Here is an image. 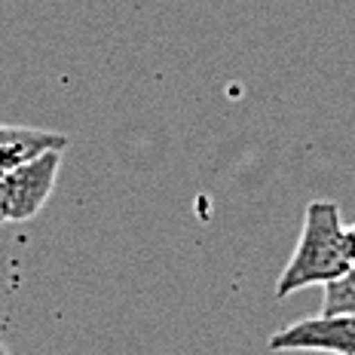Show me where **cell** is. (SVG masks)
<instances>
[{
    "label": "cell",
    "instance_id": "obj_1",
    "mask_svg": "<svg viewBox=\"0 0 355 355\" xmlns=\"http://www.w3.org/2000/svg\"><path fill=\"white\" fill-rule=\"evenodd\" d=\"M349 272L343 257V214L331 199H313L303 211L300 239L288 257L285 270L276 279V300L291 297L294 291L313 285H328Z\"/></svg>",
    "mask_w": 355,
    "mask_h": 355
},
{
    "label": "cell",
    "instance_id": "obj_2",
    "mask_svg": "<svg viewBox=\"0 0 355 355\" xmlns=\"http://www.w3.org/2000/svg\"><path fill=\"white\" fill-rule=\"evenodd\" d=\"M62 153L64 150H49L16 168L12 175L0 178V214L6 224H25L43 211L55 190Z\"/></svg>",
    "mask_w": 355,
    "mask_h": 355
},
{
    "label": "cell",
    "instance_id": "obj_3",
    "mask_svg": "<svg viewBox=\"0 0 355 355\" xmlns=\"http://www.w3.org/2000/svg\"><path fill=\"white\" fill-rule=\"evenodd\" d=\"M270 352L355 355V315H313L291 322L266 340Z\"/></svg>",
    "mask_w": 355,
    "mask_h": 355
},
{
    "label": "cell",
    "instance_id": "obj_4",
    "mask_svg": "<svg viewBox=\"0 0 355 355\" xmlns=\"http://www.w3.org/2000/svg\"><path fill=\"white\" fill-rule=\"evenodd\" d=\"M68 147V135L62 132H46V129H28L21 125V132L16 138L0 144V178L12 175L16 168L28 166L31 159L43 157L49 150H64Z\"/></svg>",
    "mask_w": 355,
    "mask_h": 355
},
{
    "label": "cell",
    "instance_id": "obj_5",
    "mask_svg": "<svg viewBox=\"0 0 355 355\" xmlns=\"http://www.w3.org/2000/svg\"><path fill=\"white\" fill-rule=\"evenodd\" d=\"M322 315H355V266H349V272L324 285Z\"/></svg>",
    "mask_w": 355,
    "mask_h": 355
},
{
    "label": "cell",
    "instance_id": "obj_6",
    "mask_svg": "<svg viewBox=\"0 0 355 355\" xmlns=\"http://www.w3.org/2000/svg\"><path fill=\"white\" fill-rule=\"evenodd\" d=\"M343 257L349 261V266H355V224L343 227Z\"/></svg>",
    "mask_w": 355,
    "mask_h": 355
},
{
    "label": "cell",
    "instance_id": "obj_7",
    "mask_svg": "<svg viewBox=\"0 0 355 355\" xmlns=\"http://www.w3.org/2000/svg\"><path fill=\"white\" fill-rule=\"evenodd\" d=\"M0 355H6V349H3V343H0Z\"/></svg>",
    "mask_w": 355,
    "mask_h": 355
},
{
    "label": "cell",
    "instance_id": "obj_8",
    "mask_svg": "<svg viewBox=\"0 0 355 355\" xmlns=\"http://www.w3.org/2000/svg\"><path fill=\"white\" fill-rule=\"evenodd\" d=\"M3 224H6V220H3V214H0V227H3Z\"/></svg>",
    "mask_w": 355,
    "mask_h": 355
}]
</instances>
